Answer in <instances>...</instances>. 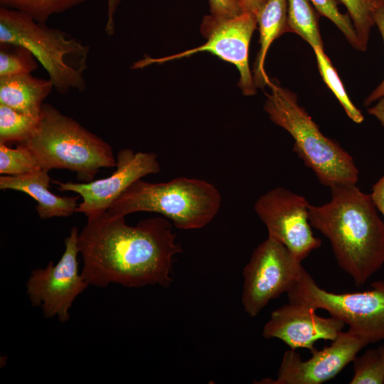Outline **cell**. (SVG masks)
I'll return each mask as SVG.
<instances>
[{"label": "cell", "mask_w": 384, "mask_h": 384, "mask_svg": "<svg viewBox=\"0 0 384 384\" xmlns=\"http://www.w3.org/2000/svg\"><path fill=\"white\" fill-rule=\"evenodd\" d=\"M78 246L83 262L81 274L88 285L98 287L110 283L169 287L174 257L182 252L166 218L153 217L132 226L125 216L107 213L87 218Z\"/></svg>", "instance_id": "1"}, {"label": "cell", "mask_w": 384, "mask_h": 384, "mask_svg": "<svg viewBox=\"0 0 384 384\" xmlns=\"http://www.w3.org/2000/svg\"><path fill=\"white\" fill-rule=\"evenodd\" d=\"M330 188L329 203L309 205V220L330 241L338 266L361 287L384 265V221L370 194L356 184Z\"/></svg>", "instance_id": "2"}, {"label": "cell", "mask_w": 384, "mask_h": 384, "mask_svg": "<svg viewBox=\"0 0 384 384\" xmlns=\"http://www.w3.org/2000/svg\"><path fill=\"white\" fill-rule=\"evenodd\" d=\"M21 144L43 169L70 170L83 182L92 181L100 169L116 165L108 143L50 104H43L35 132Z\"/></svg>", "instance_id": "3"}, {"label": "cell", "mask_w": 384, "mask_h": 384, "mask_svg": "<svg viewBox=\"0 0 384 384\" xmlns=\"http://www.w3.org/2000/svg\"><path fill=\"white\" fill-rule=\"evenodd\" d=\"M221 206L219 191L198 178L178 177L151 183L139 178L131 184L106 212L126 216L136 212L162 215L181 230L202 228L217 215Z\"/></svg>", "instance_id": "4"}, {"label": "cell", "mask_w": 384, "mask_h": 384, "mask_svg": "<svg viewBox=\"0 0 384 384\" xmlns=\"http://www.w3.org/2000/svg\"><path fill=\"white\" fill-rule=\"evenodd\" d=\"M29 50L46 70L53 88L65 95L86 88L90 47L65 32L50 28L20 11L0 7V43Z\"/></svg>", "instance_id": "5"}, {"label": "cell", "mask_w": 384, "mask_h": 384, "mask_svg": "<svg viewBox=\"0 0 384 384\" xmlns=\"http://www.w3.org/2000/svg\"><path fill=\"white\" fill-rule=\"evenodd\" d=\"M264 109L270 119L287 130L294 140V151L319 181L330 188L356 184L358 170L351 156L335 141L324 136L291 91L272 82Z\"/></svg>", "instance_id": "6"}, {"label": "cell", "mask_w": 384, "mask_h": 384, "mask_svg": "<svg viewBox=\"0 0 384 384\" xmlns=\"http://www.w3.org/2000/svg\"><path fill=\"white\" fill-rule=\"evenodd\" d=\"M370 287L363 292L334 293L321 288L304 268L287 295L289 302L328 311L370 344L384 340V279Z\"/></svg>", "instance_id": "7"}, {"label": "cell", "mask_w": 384, "mask_h": 384, "mask_svg": "<svg viewBox=\"0 0 384 384\" xmlns=\"http://www.w3.org/2000/svg\"><path fill=\"white\" fill-rule=\"evenodd\" d=\"M303 269L287 247L267 237L243 269L241 302L247 315L256 316L271 300L291 290Z\"/></svg>", "instance_id": "8"}, {"label": "cell", "mask_w": 384, "mask_h": 384, "mask_svg": "<svg viewBox=\"0 0 384 384\" xmlns=\"http://www.w3.org/2000/svg\"><path fill=\"white\" fill-rule=\"evenodd\" d=\"M257 26V16L251 12H244L223 21L217 20L211 15L206 16L201 27L202 33L207 38L206 43L169 56L158 58L146 57L135 63L132 68H142L207 51L233 63L240 73L238 85L242 93L252 95L256 93V86L249 67L248 53L250 39Z\"/></svg>", "instance_id": "9"}, {"label": "cell", "mask_w": 384, "mask_h": 384, "mask_svg": "<svg viewBox=\"0 0 384 384\" xmlns=\"http://www.w3.org/2000/svg\"><path fill=\"white\" fill-rule=\"evenodd\" d=\"M78 228H72L65 239V250L56 264L31 272L26 283L27 294L33 306H41L46 318L69 319L68 310L75 298L89 285L79 272Z\"/></svg>", "instance_id": "10"}, {"label": "cell", "mask_w": 384, "mask_h": 384, "mask_svg": "<svg viewBox=\"0 0 384 384\" xmlns=\"http://www.w3.org/2000/svg\"><path fill=\"white\" fill-rule=\"evenodd\" d=\"M309 205L305 198L282 187L267 192L255 204L268 237L283 244L301 262L321 244L311 230Z\"/></svg>", "instance_id": "11"}, {"label": "cell", "mask_w": 384, "mask_h": 384, "mask_svg": "<svg viewBox=\"0 0 384 384\" xmlns=\"http://www.w3.org/2000/svg\"><path fill=\"white\" fill-rule=\"evenodd\" d=\"M116 169L108 177L89 182L52 181L61 191L78 193L82 201L76 213H82L87 218L106 213L113 202L134 181L149 174L160 171L156 154L134 152L130 149L119 151L116 157Z\"/></svg>", "instance_id": "12"}, {"label": "cell", "mask_w": 384, "mask_h": 384, "mask_svg": "<svg viewBox=\"0 0 384 384\" xmlns=\"http://www.w3.org/2000/svg\"><path fill=\"white\" fill-rule=\"evenodd\" d=\"M368 343L352 333L342 331L321 350H315L312 356L303 361L295 350L284 352L276 379L264 378L260 384H321L336 376L353 362L358 353Z\"/></svg>", "instance_id": "13"}, {"label": "cell", "mask_w": 384, "mask_h": 384, "mask_svg": "<svg viewBox=\"0 0 384 384\" xmlns=\"http://www.w3.org/2000/svg\"><path fill=\"white\" fill-rule=\"evenodd\" d=\"M345 324L331 316L323 317L316 309L299 302H289L273 311L265 324L262 336L278 338L291 349L303 348L312 352L319 340H335L343 331Z\"/></svg>", "instance_id": "14"}, {"label": "cell", "mask_w": 384, "mask_h": 384, "mask_svg": "<svg viewBox=\"0 0 384 384\" xmlns=\"http://www.w3.org/2000/svg\"><path fill=\"white\" fill-rule=\"evenodd\" d=\"M51 179L48 171H37L19 176L1 175L0 188L21 191L29 195L38 203L36 206L39 217H68L76 212L78 196H59L50 190Z\"/></svg>", "instance_id": "15"}, {"label": "cell", "mask_w": 384, "mask_h": 384, "mask_svg": "<svg viewBox=\"0 0 384 384\" xmlns=\"http://www.w3.org/2000/svg\"><path fill=\"white\" fill-rule=\"evenodd\" d=\"M53 85L31 73L0 77V104L20 112L40 117L43 101Z\"/></svg>", "instance_id": "16"}, {"label": "cell", "mask_w": 384, "mask_h": 384, "mask_svg": "<svg viewBox=\"0 0 384 384\" xmlns=\"http://www.w3.org/2000/svg\"><path fill=\"white\" fill-rule=\"evenodd\" d=\"M257 18L260 48L255 64L253 80L256 87H263L271 82L264 68L267 50L274 39L288 31L287 0H267Z\"/></svg>", "instance_id": "17"}, {"label": "cell", "mask_w": 384, "mask_h": 384, "mask_svg": "<svg viewBox=\"0 0 384 384\" xmlns=\"http://www.w3.org/2000/svg\"><path fill=\"white\" fill-rule=\"evenodd\" d=\"M288 31L305 40L313 49H324L317 15L309 0H287Z\"/></svg>", "instance_id": "18"}, {"label": "cell", "mask_w": 384, "mask_h": 384, "mask_svg": "<svg viewBox=\"0 0 384 384\" xmlns=\"http://www.w3.org/2000/svg\"><path fill=\"white\" fill-rule=\"evenodd\" d=\"M39 118L0 104V143L25 142L35 132Z\"/></svg>", "instance_id": "19"}, {"label": "cell", "mask_w": 384, "mask_h": 384, "mask_svg": "<svg viewBox=\"0 0 384 384\" xmlns=\"http://www.w3.org/2000/svg\"><path fill=\"white\" fill-rule=\"evenodd\" d=\"M89 0H0L1 6L25 13L40 23Z\"/></svg>", "instance_id": "20"}, {"label": "cell", "mask_w": 384, "mask_h": 384, "mask_svg": "<svg viewBox=\"0 0 384 384\" xmlns=\"http://www.w3.org/2000/svg\"><path fill=\"white\" fill-rule=\"evenodd\" d=\"M313 50L323 80L336 96L348 117L356 123H361L364 119L361 112L351 101L336 69L325 54L324 49L314 48Z\"/></svg>", "instance_id": "21"}, {"label": "cell", "mask_w": 384, "mask_h": 384, "mask_svg": "<svg viewBox=\"0 0 384 384\" xmlns=\"http://www.w3.org/2000/svg\"><path fill=\"white\" fill-rule=\"evenodd\" d=\"M353 376L351 384L384 383V348L380 345L356 356L353 361Z\"/></svg>", "instance_id": "22"}, {"label": "cell", "mask_w": 384, "mask_h": 384, "mask_svg": "<svg viewBox=\"0 0 384 384\" xmlns=\"http://www.w3.org/2000/svg\"><path fill=\"white\" fill-rule=\"evenodd\" d=\"M42 169L38 159L23 144L15 149L0 143L1 175L19 176Z\"/></svg>", "instance_id": "23"}, {"label": "cell", "mask_w": 384, "mask_h": 384, "mask_svg": "<svg viewBox=\"0 0 384 384\" xmlns=\"http://www.w3.org/2000/svg\"><path fill=\"white\" fill-rule=\"evenodd\" d=\"M0 77L31 73L38 68L36 58L27 48L0 43Z\"/></svg>", "instance_id": "24"}, {"label": "cell", "mask_w": 384, "mask_h": 384, "mask_svg": "<svg viewBox=\"0 0 384 384\" xmlns=\"http://www.w3.org/2000/svg\"><path fill=\"white\" fill-rule=\"evenodd\" d=\"M346 7L363 50L368 42L371 28L375 25L373 14L377 0H340Z\"/></svg>", "instance_id": "25"}, {"label": "cell", "mask_w": 384, "mask_h": 384, "mask_svg": "<svg viewBox=\"0 0 384 384\" xmlns=\"http://www.w3.org/2000/svg\"><path fill=\"white\" fill-rule=\"evenodd\" d=\"M309 1L321 15L331 20L338 27L355 48L362 50L361 45L349 15L343 14L338 10L336 0Z\"/></svg>", "instance_id": "26"}, {"label": "cell", "mask_w": 384, "mask_h": 384, "mask_svg": "<svg viewBox=\"0 0 384 384\" xmlns=\"http://www.w3.org/2000/svg\"><path fill=\"white\" fill-rule=\"evenodd\" d=\"M210 15L223 21L238 16L244 13L240 0H208Z\"/></svg>", "instance_id": "27"}, {"label": "cell", "mask_w": 384, "mask_h": 384, "mask_svg": "<svg viewBox=\"0 0 384 384\" xmlns=\"http://www.w3.org/2000/svg\"><path fill=\"white\" fill-rule=\"evenodd\" d=\"M374 23L378 27L384 43V0H377L373 14ZM384 97V78L377 87L366 98L364 105L368 106Z\"/></svg>", "instance_id": "28"}, {"label": "cell", "mask_w": 384, "mask_h": 384, "mask_svg": "<svg viewBox=\"0 0 384 384\" xmlns=\"http://www.w3.org/2000/svg\"><path fill=\"white\" fill-rule=\"evenodd\" d=\"M370 196L378 210L384 218V174L373 186Z\"/></svg>", "instance_id": "29"}, {"label": "cell", "mask_w": 384, "mask_h": 384, "mask_svg": "<svg viewBox=\"0 0 384 384\" xmlns=\"http://www.w3.org/2000/svg\"><path fill=\"white\" fill-rule=\"evenodd\" d=\"M120 0H107V20L105 25V33L112 36L114 32V16Z\"/></svg>", "instance_id": "30"}, {"label": "cell", "mask_w": 384, "mask_h": 384, "mask_svg": "<svg viewBox=\"0 0 384 384\" xmlns=\"http://www.w3.org/2000/svg\"><path fill=\"white\" fill-rule=\"evenodd\" d=\"M245 12H251L256 16L267 0H240Z\"/></svg>", "instance_id": "31"}, {"label": "cell", "mask_w": 384, "mask_h": 384, "mask_svg": "<svg viewBox=\"0 0 384 384\" xmlns=\"http://www.w3.org/2000/svg\"><path fill=\"white\" fill-rule=\"evenodd\" d=\"M368 112L376 117L384 126V97L380 98L375 105L368 109Z\"/></svg>", "instance_id": "32"}, {"label": "cell", "mask_w": 384, "mask_h": 384, "mask_svg": "<svg viewBox=\"0 0 384 384\" xmlns=\"http://www.w3.org/2000/svg\"><path fill=\"white\" fill-rule=\"evenodd\" d=\"M383 348H384V344H383Z\"/></svg>", "instance_id": "33"}]
</instances>
